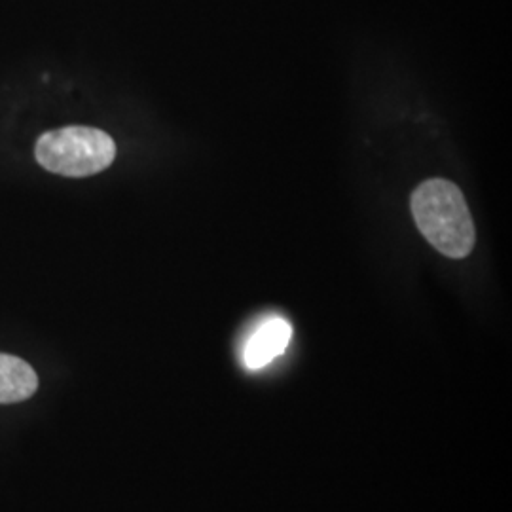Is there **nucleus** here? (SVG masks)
<instances>
[{
    "instance_id": "f257e3e1",
    "label": "nucleus",
    "mask_w": 512,
    "mask_h": 512,
    "mask_svg": "<svg viewBox=\"0 0 512 512\" xmlns=\"http://www.w3.org/2000/svg\"><path fill=\"white\" fill-rule=\"evenodd\" d=\"M410 207L421 236L440 255L454 260L471 255L476 243L475 222L456 184L429 179L412 192Z\"/></svg>"
},
{
    "instance_id": "f03ea898",
    "label": "nucleus",
    "mask_w": 512,
    "mask_h": 512,
    "mask_svg": "<svg viewBox=\"0 0 512 512\" xmlns=\"http://www.w3.org/2000/svg\"><path fill=\"white\" fill-rule=\"evenodd\" d=\"M35 156L46 171L82 179L105 171L116 158V145L103 129L69 126L44 133Z\"/></svg>"
},
{
    "instance_id": "7ed1b4c3",
    "label": "nucleus",
    "mask_w": 512,
    "mask_h": 512,
    "mask_svg": "<svg viewBox=\"0 0 512 512\" xmlns=\"http://www.w3.org/2000/svg\"><path fill=\"white\" fill-rule=\"evenodd\" d=\"M293 336V327L283 317H270L256 327L243 348V365L258 370L283 355Z\"/></svg>"
},
{
    "instance_id": "20e7f679",
    "label": "nucleus",
    "mask_w": 512,
    "mask_h": 512,
    "mask_svg": "<svg viewBox=\"0 0 512 512\" xmlns=\"http://www.w3.org/2000/svg\"><path fill=\"white\" fill-rule=\"evenodd\" d=\"M38 389L37 372L27 361L0 353V404L31 399Z\"/></svg>"
}]
</instances>
